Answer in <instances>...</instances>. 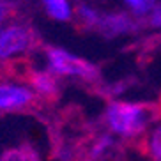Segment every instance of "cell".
I'll list each match as a JSON object with an SVG mask.
<instances>
[{"instance_id":"obj_6","label":"cell","mask_w":161,"mask_h":161,"mask_svg":"<svg viewBox=\"0 0 161 161\" xmlns=\"http://www.w3.org/2000/svg\"><path fill=\"white\" fill-rule=\"evenodd\" d=\"M32 89L37 92L39 96H46V97H52V96L57 94V80L53 78L52 71L50 73H34L32 75Z\"/></svg>"},{"instance_id":"obj_11","label":"cell","mask_w":161,"mask_h":161,"mask_svg":"<svg viewBox=\"0 0 161 161\" xmlns=\"http://www.w3.org/2000/svg\"><path fill=\"white\" fill-rule=\"evenodd\" d=\"M78 14H80V18L83 19L87 25H96V23H97V18H99V14H97L94 9L87 7V5H80Z\"/></svg>"},{"instance_id":"obj_10","label":"cell","mask_w":161,"mask_h":161,"mask_svg":"<svg viewBox=\"0 0 161 161\" xmlns=\"http://www.w3.org/2000/svg\"><path fill=\"white\" fill-rule=\"evenodd\" d=\"M114 145V140L110 136H103V138H99L97 140V143L94 145V149H92V158H99V156H103L104 152L108 151L110 147Z\"/></svg>"},{"instance_id":"obj_12","label":"cell","mask_w":161,"mask_h":161,"mask_svg":"<svg viewBox=\"0 0 161 161\" xmlns=\"http://www.w3.org/2000/svg\"><path fill=\"white\" fill-rule=\"evenodd\" d=\"M151 25L156 29H161V7H154L151 11Z\"/></svg>"},{"instance_id":"obj_2","label":"cell","mask_w":161,"mask_h":161,"mask_svg":"<svg viewBox=\"0 0 161 161\" xmlns=\"http://www.w3.org/2000/svg\"><path fill=\"white\" fill-rule=\"evenodd\" d=\"M46 57H48V67L55 75L81 76V78H89V80L97 76V71L92 64L66 52V50H62V48H48Z\"/></svg>"},{"instance_id":"obj_7","label":"cell","mask_w":161,"mask_h":161,"mask_svg":"<svg viewBox=\"0 0 161 161\" xmlns=\"http://www.w3.org/2000/svg\"><path fill=\"white\" fill-rule=\"evenodd\" d=\"M44 9L53 19L58 21H67L73 14V7L69 0H43Z\"/></svg>"},{"instance_id":"obj_8","label":"cell","mask_w":161,"mask_h":161,"mask_svg":"<svg viewBox=\"0 0 161 161\" xmlns=\"http://www.w3.org/2000/svg\"><path fill=\"white\" fill-rule=\"evenodd\" d=\"M147 147H149V154L154 159L161 161V126L152 129L151 136H149V142H147Z\"/></svg>"},{"instance_id":"obj_1","label":"cell","mask_w":161,"mask_h":161,"mask_svg":"<svg viewBox=\"0 0 161 161\" xmlns=\"http://www.w3.org/2000/svg\"><path fill=\"white\" fill-rule=\"evenodd\" d=\"M151 120V110L143 104L114 101L106 110V124L108 128L124 138L136 136L145 129Z\"/></svg>"},{"instance_id":"obj_9","label":"cell","mask_w":161,"mask_h":161,"mask_svg":"<svg viewBox=\"0 0 161 161\" xmlns=\"http://www.w3.org/2000/svg\"><path fill=\"white\" fill-rule=\"evenodd\" d=\"M124 2H126V5H128L135 14H147L156 5L154 0H124Z\"/></svg>"},{"instance_id":"obj_5","label":"cell","mask_w":161,"mask_h":161,"mask_svg":"<svg viewBox=\"0 0 161 161\" xmlns=\"http://www.w3.org/2000/svg\"><path fill=\"white\" fill-rule=\"evenodd\" d=\"M97 27L106 37H114L119 34L129 32L133 29V21L126 14H104L97 18Z\"/></svg>"},{"instance_id":"obj_4","label":"cell","mask_w":161,"mask_h":161,"mask_svg":"<svg viewBox=\"0 0 161 161\" xmlns=\"http://www.w3.org/2000/svg\"><path fill=\"white\" fill-rule=\"evenodd\" d=\"M34 90L23 85H14V83H4L0 85V110L2 112H13V110H21L32 104Z\"/></svg>"},{"instance_id":"obj_13","label":"cell","mask_w":161,"mask_h":161,"mask_svg":"<svg viewBox=\"0 0 161 161\" xmlns=\"http://www.w3.org/2000/svg\"><path fill=\"white\" fill-rule=\"evenodd\" d=\"M9 14H11V7L5 2H0V25L9 18Z\"/></svg>"},{"instance_id":"obj_3","label":"cell","mask_w":161,"mask_h":161,"mask_svg":"<svg viewBox=\"0 0 161 161\" xmlns=\"http://www.w3.org/2000/svg\"><path fill=\"white\" fill-rule=\"evenodd\" d=\"M32 36L21 25H9L0 29V58L7 60L29 50Z\"/></svg>"}]
</instances>
